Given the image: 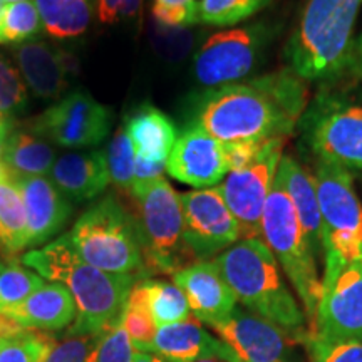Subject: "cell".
Returning <instances> with one entry per match:
<instances>
[{"instance_id":"6da1fadb","label":"cell","mask_w":362,"mask_h":362,"mask_svg":"<svg viewBox=\"0 0 362 362\" xmlns=\"http://www.w3.org/2000/svg\"><path fill=\"white\" fill-rule=\"evenodd\" d=\"M307 106L304 79L291 71L210 89L197 104L192 123L221 144L287 138Z\"/></svg>"},{"instance_id":"7a4b0ae2","label":"cell","mask_w":362,"mask_h":362,"mask_svg":"<svg viewBox=\"0 0 362 362\" xmlns=\"http://www.w3.org/2000/svg\"><path fill=\"white\" fill-rule=\"evenodd\" d=\"M22 264L42 279L62 284L74 297L78 317L71 334L99 336L119 324L126 300L136 284L134 275L110 274L84 262L66 235L39 250L27 252Z\"/></svg>"},{"instance_id":"3957f363","label":"cell","mask_w":362,"mask_h":362,"mask_svg":"<svg viewBox=\"0 0 362 362\" xmlns=\"http://www.w3.org/2000/svg\"><path fill=\"white\" fill-rule=\"evenodd\" d=\"M362 0H305L285 49L293 74L304 81L336 79L352 64L354 27Z\"/></svg>"},{"instance_id":"277c9868","label":"cell","mask_w":362,"mask_h":362,"mask_svg":"<svg viewBox=\"0 0 362 362\" xmlns=\"http://www.w3.org/2000/svg\"><path fill=\"white\" fill-rule=\"evenodd\" d=\"M221 277L237 300L253 314L296 334L305 325V312L280 275V265L262 238L238 240L215 259Z\"/></svg>"},{"instance_id":"5b68a950","label":"cell","mask_w":362,"mask_h":362,"mask_svg":"<svg viewBox=\"0 0 362 362\" xmlns=\"http://www.w3.org/2000/svg\"><path fill=\"white\" fill-rule=\"evenodd\" d=\"M66 237L81 259L104 272L136 277L148 270L136 216L116 198L88 208Z\"/></svg>"},{"instance_id":"8992f818","label":"cell","mask_w":362,"mask_h":362,"mask_svg":"<svg viewBox=\"0 0 362 362\" xmlns=\"http://www.w3.org/2000/svg\"><path fill=\"white\" fill-rule=\"evenodd\" d=\"M314 180L322 218L325 285L347 265L362 262V203L349 171L317 161Z\"/></svg>"},{"instance_id":"52a82bcc","label":"cell","mask_w":362,"mask_h":362,"mask_svg":"<svg viewBox=\"0 0 362 362\" xmlns=\"http://www.w3.org/2000/svg\"><path fill=\"white\" fill-rule=\"evenodd\" d=\"M260 238L296 288L305 317L314 322L317 304L322 296V279L296 210L277 181L265 203Z\"/></svg>"},{"instance_id":"ba28073f","label":"cell","mask_w":362,"mask_h":362,"mask_svg":"<svg viewBox=\"0 0 362 362\" xmlns=\"http://www.w3.org/2000/svg\"><path fill=\"white\" fill-rule=\"evenodd\" d=\"M141 232L146 269L171 274L183 269V262L192 259L183 240V210L180 194L163 176L131 188Z\"/></svg>"},{"instance_id":"9c48e42d","label":"cell","mask_w":362,"mask_h":362,"mask_svg":"<svg viewBox=\"0 0 362 362\" xmlns=\"http://www.w3.org/2000/svg\"><path fill=\"white\" fill-rule=\"evenodd\" d=\"M277 33L279 25L260 21L210 35L194 52V79L208 89L242 83L260 64Z\"/></svg>"},{"instance_id":"30bf717a","label":"cell","mask_w":362,"mask_h":362,"mask_svg":"<svg viewBox=\"0 0 362 362\" xmlns=\"http://www.w3.org/2000/svg\"><path fill=\"white\" fill-rule=\"evenodd\" d=\"M300 119L317 161L362 176V104L320 98Z\"/></svg>"},{"instance_id":"8fae6325","label":"cell","mask_w":362,"mask_h":362,"mask_svg":"<svg viewBox=\"0 0 362 362\" xmlns=\"http://www.w3.org/2000/svg\"><path fill=\"white\" fill-rule=\"evenodd\" d=\"M284 138L272 139L264 153L245 168L230 171L220 187L221 197L240 226V240L262 237V215L274 188Z\"/></svg>"},{"instance_id":"7c38bea8","label":"cell","mask_w":362,"mask_h":362,"mask_svg":"<svg viewBox=\"0 0 362 362\" xmlns=\"http://www.w3.org/2000/svg\"><path fill=\"white\" fill-rule=\"evenodd\" d=\"M183 240L192 259L208 260L223 253L240 238V226L221 197L220 187L180 194Z\"/></svg>"},{"instance_id":"4fadbf2b","label":"cell","mask_w":362,"mask_h":362,"mask_svg":"<svg viewBox=\"0 0 362 362\" xmlns=\"http://www.w3.org/2000/svg\"><path fill=\"white\" fill-rule=\"evenodd\" d=\"M111 111L84 90H74L33 121V133L64 148L98 146L111 129Z\"/></svg>"},{"instance_id":"5bb4252c","label":"cell","mask_w":362,"mask_h":362,"mask_svg":"<svg viewBox=\"0 0 362 362\" xmlns=\"http://www.w3.org/2000/svg\"><path fill=\"white\" fill-rule=\"evenodd\" d=\"M312 337L327 342L362 341V262L347 265L322 285Z\"/></svg>"},{"instance_id":"9a60e30c","label":"cell","mask_w":362,"mask_h":362,"mask_svg":"<svg viewBox=\"0 0 362 362\" xmlns=\"http://www.w3.org/2000/svg\"><path fill=\"white\" fill-rule=\"evenodd\" d=\"M211 327L238 362H284L293 341H305L264 317L238 309ZM296 336H307V332Z\"/></svg>"},{"instance_id":"2e32d148","label":"cell","mask_w":362,"mask_h":362,"mask_svg":"<svg viewBox=\"0 0 362 362\" xmlns=\"http://www.w3.org/2000/svg\"><path fill=\"white\" fill-rule=\"evenodd\" d=\"M166 171L180 183L203 189L216 187L230 173V168L223 144L202 126L192 123L176 138L166 160Z\"/></svg>"},{"instance_id":"e0dca14e","label":"cell","mask_w":362,"mask_h":362,"mask_svg":"<svg viewBox=\"0 0 362 362\" xmlns=\"http://www.w3.org/2000/svg\"><path fill=\"white\" fill-rule=\"evenodd\" d=\"M173 280L187 297L192 314L210 327L223 322L237 309V297L221 277L215 260L193 262L175 272Z\"/></svg>"},{"instance_id":"ac0fdd59","label":"cell","mask_w":362,"mask_h":362,"mask_svg":"<svg viewBox=\"0 0 362 362\" xmlns=\"http://www.w3.org/2000/svg\"><path fill=\"white\" fill-rule=\"evenodd\" d=\"M27 221V247H39L62 230L72 205L45 176H13Z\"/></svg>"},{"instance_id":"d6986e66","label":"cell","mask_w":362,"mask_h":362,"mask_svg":"<svg viewBox=\"0 0 362 362\" xmlns=\"http://www.w3.org/2000/svg\"><path fill=\"white\" fill-rule=\"evenodd\" d=\"M17 67L37 98L56 99L69 84V62L64 52L42 40H27L13 51Z\"/></svg>"},{"instance_id":"ffe728a7","label":"cell","mask_w":362,"mask_h":362,"mask_svg":"<svg viewBox=\"0 0 362 362\" xmlns=\"http://www.w3.org/2000/svg\"><path fill=\"white\" fill-rule=\"evenodd\" d=\"M275 181L291 200L317 262L322 260V218H320L314 175L298 165L293 158L284 155L279 163Z\"/></svg>"},{"instance_id":"44dd1931","label":"cell","mask_w":362,"mask_h":362,"mask_svg":"<svg viewBox=\"0 0 362 362\" xmlns=\"http://www.w3.org/2000/svg\"><path fill=\"white\" fill-rule=\"evenodd\" d=\"M51 181L67 200H93L111 181L106 155L104 151L66 153L54 163Z\"/></svg>"},{"instance_id":"7402d4cb","label":"cell","mask_w":362,"mask_h":362,"mask_svg":"<svg viewBox=\"0 0 362 362\" xmlns=\"http://www.w3.org/2000/svg\"><path fill=\"white\" fill-rule=\"evenodd\" d=\"M29 330H61L76 322L78 307L62 284L45 282L24 302L4 310Z\"/></svg>"},{"instance_id":"603a6c76","label":"cell","mask_w":362,"mask_h":362,"mask_svg":"<svg viewBox=\"0 0 362 362\" xmlns=\"http://www.w3.org/2000/svg\"><path fill=\"white\" fill-rule=\"evenodd\" d=\"M124 131L136 156L165 165L178 138L170 116L151 104H143L126 117Z\"/></svg>"},{"instance_id":"cb8c5ba5","label":"cell","mask_w":362,"mask_h":362,"mask_svg":"<svg viewBox=\"0 0 362 362\" xmlns=\"http://www.w3.org/2000/svg\"><path fill=\"white\" fill-rule=\"evenodd\" d=\"M221 344L223 342L210 336L198 320L187 319L158 327L149 352L168 362H193L218 351Z\"/></svg>"},{"instance_id":"d4e9b609","label":"cell","mask_w":362,"mask_h":362,"mask_svg":"<svg viewBox=\"0 0 362 362\" xmlns=\"http://www.w3.org/2000/svg\"><path fill=\"white\" fill-rule=\"evenodd\" d=\"M56 149L33 131L12 129L6 139L4 163L13 176H45L56 163Z\"/></svg>"},{"instance_id":"484cf974","label":"cell","mask_w":362,"mask_h":362,"mask_svg":"<svg viewBox=\"0 0 362 362\" xmlns=\"http://www.w3.org/2000/svg\"><path fill=\"white\" fill-rule=\"evenodd\" d=\"M34 4L44 29L57 39L84 34L98 12V0H34Z\"/></svg>"},{"instance_id":"4316f807","label":"cell","mask_w":362,"mask_h":362,"mask_svg":"<svg viewBox=\"0 0 362 362\" xmlns=\"http://www.w3.org/2000/svg\"><path fill=\"white\" fill-rule=\"evenodd\" d=\"M0 248L8 255L29 248L24 203L13 181L0 183Z\"/></svg>"},{"instance_id":"83f0119b","label":"cell","mask_w":362,"mask_h":362,"mask_svg":"<svg viewBox=\"0 0 362 362\" xmlns=\"http://www.w3.org/2000/svg\"><path fill=\"white\" fill-rule=\"evenodd\" d=\"M121 325L128 334L134 351L149 352L158 327L153 320L151 312H149L146 288H144L143 280L136 282L134 287L131 288L123 314H121Z\"/></svg>"},{"instance_id":"f1b7e54d","label":"cell","mask_w":362,"mask_h":362,"mask_svg":"<svg viewBox=\"0 0 362 362\" xmlns=\"http://www.w3.org/2000/svg\"><path fill=\"white\" fill-rule=\"evenodd\" d=\"M143 284L146 288L149 312H151L156 327L189 319L192 310H189L187 297L180 291L178 285L153 279H143Z\"/></svg>"},{"instance_id":"f546056e","label":"cell","mask_w":362,"mask_h":362,"mask_svg":"<svg viewBox=\"0 0 362 362\" xmlns=\"http://www.w3.org/2000/svg\"><path fill=\"white\" fill-rule=\"evenodd\" d=\"M274 0H200L197 21L205 25L232 27L269 7Z\"/></svg>"},{"instance_id":"4dcf8cb0","label":"cell","mask_w":362,"mask_h":362,"mask_svg":"<svg viewBox=\"0 0 362 362\" xmlns=\"http://www.w3.org/2000/svg\"><path fill=\"white\" fill-rule=\"evenodd\" d=\"M42 19L34 0L6 4L0 17V44H24L42 30Z\"/></svg>"},{"instance_id":"1f68e13d","label":"cell","mask_w":362,"mask_h":362,"mask_svg":"<svg viewBox=\"0 0 362 362\" xmlns=\"http://www.w3.org/2000/svg\"><path fill=\"white\" fill-rule=\"evenodd\" d=\"M44 284L45 279L29 267H22L16 262H0V310L22 304Z\"/></svg>"},{"instance_id":"d6a6232c","label":"cell","mask_w":362,"mask_h":362,"mask_svg":"<svg viewBox=\"0 0 362 362\" xmlns=\"http://www.w3.org/2000/svg\"><path fill=\"white\" fill-rule=\"evenodd\" d=\"M54 344L47 334L27 330L19 337L0 341V362H44Z\"/></svg>"},{"instance_id":"836d02e7","label":"cell","mask_w":362,"mask_h":362,"mask_svg":"<svg viewBox=\"0 0 362 362\" xmlns=\"http://www.w3.org/2000/svg\"><path fill=\"white\" fill-rule=\"evenodd\" d=\"M104 155H106L107 170H110V178L112 183L116 187L126 189V192H131L134 185L136 155L124 128L116 131L115 138L111 139Z\"/></svg>"},{"instance_id":"e575fe53","label":"cell","mask_w":362,"mask_h":362,"mask_svg":"<svg viewBox=\"0 0 362 362\" xmlns=\"http://www.w3.org/2000/svg\"><path fill=\"white\" fill-rule=\"evenodd\" d=\"M27 103L29 96L19 69L0 54V111L7 117H12L21 115L27 107Z\"/></svg>"},{"instance_id":"d590c367","label":"cell","mask_w":362,"mask_h":362,"mask_svg":"<svg viewBox=\"0 0 362 362\" xmlns=\"http://www.w3.org/2000/svg\"><path fill=\"white\" fill-rule=\"evenodd\" d=\"M133 356L134 347L119 320V324L101 334L86 362H133Z\"/></svg>"},{"instance_id":"8d00e7d4","label":"cell","mask_w":362,"mask_h":362,"mask_svg":"<svg viewBox=\"0 0 362 362\" xmlns=\"http://www.w3.org/2000/svg\"><path fill=\"white\" fill-rule=\"evenodd\" d=\"M153 19L166 27H189L197 24V0H153Z\"/></svg>"},{"instance_id":"74e56055","label":"cell","mask_w":362,"mask_h":362,"mask_svg":"<svg viewBox=\"0 0 362 362\" xmlns=\"http://www.w3.org/2000/svg\"><path fill=\"white\" fill-rule=\"evenodd\" d=\"M151 35L155 47L168 59L187 56L193 45V34L189 33L188 27H166L155 22Z\"/></svg>"},{"instance_id":"f35d334b","label":"cell","mask_w":362,"mask_h":362,"mask_svg":"<svg viewBox=\"0 0 362 362\" xmlns=\"http://www.w3.org/2000/svg\"><path fill=\"white\" fill-rule=\"evenodd\" d=\"M312 362H362V341L327 342L310 336Z\"/></svg>"},{"instance_id":"ab89813d","label":"cell","mask_w":362,"mask_h":362,"mask_svg":"<svg viewBox=\"0 0 362 362\" xmlns=\"http://www.w3.org/2000/svg\"><path fill=\"white\" fill-rule=\"evenodd\" d=\"M99 336L90 334H69L64 341L56 342L44 362H86L96 346Z\"/></svg>"},{"instance_id":"60d3db41","label":"cell","mask_w":362,"mask_h":362,"mask_svg":"<svg viewBox=\"0 0 362 362\" xmlns=\"http://www.w3.org/2000/svg\"><path fill=\"white\" fill-rule=\"evenodd\" d=\"M143 0H98V17L103 24L134 19L141 12Z\"/></svg>"},{"instance_id":"b9f144b4","label":"cell","mask_w":362,"mask_h":362,"mask_svg":"<svg viewBox=\"0 0 362 362\" xmlns=\"http://www.w3.org/2000/svg\"><path fill=\"white\" fill-rule=\"evenodd\" d=\"M270 141L272 139H267V141H243L223 144L230 171L245 168L252 161H255L264 153V149L269 146Z\"/></svg>"},{"instance_id":"7bdbcfd3","label":"cell","mask_w":362,"mask_h":362,"mask_svg":"<svg viewBox=\"0 0 362 362\" xmlns=\"http://www.w3.org/2000/svg\"><path fill=\"white\" fill-rule=\"evenodd\" d=\"M166 170L165 163H153L146 161L143 158L136 156L134 161V185L136 183H146V181L156 180L163 176V171Z\"/></svg>"},{"instance_id":"ee69618b","label":"cell","mask_w":362,"mask_h":362,"mask_svg":"<svg viewBox=\"0 0 362 362\" xmlns=\"http://www.w3.org/2000/svg\"><path fill=\"white\" fill-rule=\"evenodd\" d=\"M27 330L29 329L22 327L16 319H12V317L6 314V312L0 310V341L19 337L24 332H27Z\"/></svg>"},{"instance_id":"f6af8a7d","label":"cell","mask_w":362,"mask_h":362,"mask_svg":"<svg viewBox=\"0 0 362 362\" xmlns=\"http://www.w3.org/2000/svg\"><path fill=\"white\" fill-rule=\"evenodd\" d=\"M193 362H238V359L235 357L233 352L225 346V344H221V347L218 351L211 352V354H208V356H203V357H200V359H197Z\"/></svg>"},{"instance_id":"bcb514c9","label":"cell","mask_w":362,"mask_h":362,"mask_svg":"<svg viewBox=\"0 0 362 362\" xmlns=\"http://www.w3.org/2000/svg\"><path fill=\"white\" fill-rule=\"evenodd\" d=\"M133 362H168V361L161 359V357H158L156 354H151V352L134 351Z\"/></svg>"},{"instance_id":"7dc6e473","label":"cell","mask_w":362,"mask_h":362,"mask_svg":"<svg viewBox=\"0 0 362 362\" xmlns=\"http://www.w3.org/2000/svg\"><path fill=\"white\" fill-rule=\"evenodd\" d=\"M4 181H13V173L4 161H0V183Z\"/></svg>"},{"instance_id":"c3c4849f","label":"cell","mask_w":362,"mask_h":362,"mask_svg":"<svg viewBox=\"0 0 362 362\" xmlns=\"http://www.w3.org/2000/svg\"><path fill=\"white\" fill-rule=\"evenodd\" d=\"M11 133V117H7L0 111V134H8Z\"/></svg>"},{"instance_id":"681fc988","label":"cell","mask_w":362,"mask_h":362,"mask_svg":"<svg viewBox=\"0 0 362 362\" xmlns=\"http://www.w3.org/2000/svg\"><path fill=\"white\" fill-rule=\"evenodd\" d=\"M352 52H354V57L362 56V35L359 39L354 40V45H352Z\"/></svg>"},{"instance_id":"f907efd6","label":"cell","mask_w":362,"mask_h":362,"mask_svg":"<svg viewBox=\"0 0 362 362\" xmlns=\"http://www.w3.org/2000/svg\"><path fill=\"white\" fill-rule=\"evenodd\" d=\"M352 64H354V69H356L357 74H359L362 78V56H357V57L352 59Z\"/></svg>"},{"instance_id":"816d5d0a","label":"cell","mask_w":362,"mask_h":362,"mask_svg":"<svg viewBox=\"0 0 362 362\" xmlns=\"http://www.w3.org/2000/svg\"><path fill=\"white\" fill-rule=\"evenodd\" d=\"M8 134H0V161H4V148H6V139Z\"/></svg>"},{"instance_id":"f5cc1de1","label":"cell","mask_w":362,"mask_h":362,"mask_svg":"<svg viewBox=\"0 0 362 362\" xmlns=\"http://www.w3.org/2000/svg\"><path fill=\"white\" fill-rule=\"evenodd\" d=\"M16 2H24V0H4V4H16Z\"/></svg>"},{"instance_id":"db71d44e","label":"cell","mask_w":362,"mask_h":362,"mask_svg":"<svg viewBox=\"0 0 362 362\" xmlns=\"http://www.w3.org/2000/svg\"><path fill=\"white\" fill-rule=\"evenodd\" d=\"M4 7H6V4H4V0H0V17H2V12H4Z\"/></svg>"}]
</instances>
